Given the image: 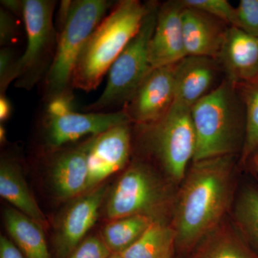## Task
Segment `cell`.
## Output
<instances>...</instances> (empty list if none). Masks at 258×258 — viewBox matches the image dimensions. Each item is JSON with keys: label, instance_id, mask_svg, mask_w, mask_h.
<instances>
[{"label": "cell", "instance_id": "obj_34", "mask_svg": "<svg viewBox=\"0 0 258 258\" xmlns=\"http://www.w3.org/2000/svg\"><path fill=\"white\" fill-rule=\"evenodd\" d=\"M5 140H6V131H5L3 123H1V125H0V141H1V143H4Z\"/></svg>", "mask_w": 258, "mask_h": 258}, {"label": "cell", "instance_id": "obj_8", "mask_svg": "<svg viewBox=\"0 0 258 258\" xmlns=\"http://www.w3.org/2000/svg\"><path fill=\"white\" fill-rule=\"evenodd\" d=\"M55 6V2L49 0L24 1L27 45L15 63L17 87L31 89L41 79L47 66L50 67L49 62L52 64L58 37L53 24Z\"/></svg>", "mask_w": 258, "mask_h": 258}, {"label": "cell", "instance_id": "obj_21", "mask_svg": "<svg viewBox=\"0 0 258 258\" xmlns=\"http://www.w3.org/2000/svg\"><path fill=\"white\" fill-rule=\"evenodd\" d=\"M120 254L123 258H175V232L169 222L154 220L138 240Z\"/></svg>", "mask_w": 258, "mask_h": 258}, {"label": "cell", "instance_id": "obj_26", "mask_svg": "<svg viewBox=\"0 0 258 258\" xmlns=\"http://www.w3.org/2000/svg\"><path fill=\"white\" fill-rule=\"evenodd\" d=\"M236 8L235 26L258 38V0H241Z\"/></svg>", "mask_w": 258, "mask_h": 258}, {"label": "cell", "instance_id": "obj_12", "mask_svg": "<svg viewBox=\"0 0 258 258\" xmlns=\"http://www.w3.org/2000/svg\"><path fill=\"white\" fill-rule=\"evenodd\" d=\"M132 123L124 111L76 113L74 110L60 115H47L45 139L49 147L57 149L86 136L99 135L116 125Z\"/></svg>", "mask_w": 258, "mask_h": 258}, {"label": "cell", "instance_id": "obj_22", "mask_svg": "<svg viewBox=\"0 0 258 258\" xmlns=\"http://www.w3.org/2000/svg\"><path fill=\"white\" fill-rule=\"evenodd\" d=\"M154 220L147 215L112 220L103 227L100 236L112 253H121L138 240Z\"/></svg>", "mask_w": 258, "mask_h": 258}, {"label": "cell", "instance_id": "obj_4", "mask_svg": "<svg viewBox=\"0 0 258 258\" xmlns=\"http://www.w3.org/2000/svg\"><path fill=\"white\" fill-rule=\"evenodd\" d=\"M111 5L106 0L73 1L45 77V96L48 101L60 97H72L70 88H73V75L80 55Z\"/></svg>", "mask_w": 258, "mask_h": 258}, {"label": "cell", "instance_id": "obj_33", "mask_svg": "<svg viewBox=\"0 0 258 258\" xmlns=\"http://www.w3.org/2000/svg\"><path fill=\"white\" fill-rule=\"evenodd\" d=\"M252 161V166H253L254 170L255 172L258 173V149L256 152L254 153L253 155L250 158Z\"/></svg>", "mask_w": 258, "mask_h": 258}, {"label": "cell", "instance_id": "obj_2", "mask_svg": "<svg viewBox=\"0 0 258 258\" xmlns=\"http://www.w3.org/2000/svg\"><path fill=\"white\" fill-rule=\"evenodd\" d=\"M150 5L123 0L95 29L73 75V88L90 92L96 89L117 57L142 27Z\"/></svg>", "mask_w": 258, "mask_h": 258}, {"label": "cell", "instance_id": "obj_23", "mask_svg": "<svg viewBox=\"0 0 258 258\" xmlns=\"http://www.w3.org/2000/svg\"><path fill=\"white\" fill-rule=\"evenodd\" d=\"M234 225L258 254V189L247 186L241 190L233 208Z\"/></svg>", "mask_w": 258, "mask_h": 258}, {"label": "cell", "instance_id": "obj_3", "mask_svg": "<svg viewBox=\"0 0 258 258\" xmlns=\"http://www.w3.org/2000/svg\"><path fill=\"white\" fill-rule=\"evenodd\" d=\"M197 146L193 161L233 155L241 136L240 111L230 81H224L191 108Z\"/></svg>", "mask_w": 258, "mask_h": 258}, {"label": "cell", "instance_id": "obj_35", "mask_svg": "<svg viewBox=\"0 0 258 258\" xmlns=\"http://www.w3.org/2000/svg\"><path fill=\"white\" fill-rule=\"evenodd\" d=\"M108 258H123L120 253H112Z\"/></svg>", "mask_w": 258, "mask_h": 258}, {"label": "cell", "instance_id": "obj_29", "mask_svg": "<svg viewBox=\"0 0 258 258\" xmlns=\"http://www.w3.org/2000/svg\"><path fill=\"white\" fill-rule=\"evenodd\" d=\"M18 58H15L13 50L3 47L0 51V89L5 95L10 83L15 81V68Z\"/></svg>", "mask_w": 258, "mask_h": 258}, {"label": "cell", "instance_id": "obj_27", "mask_svg": "<svg viewBox=\"0 0 258 258\" xmlns=\"http://www.w3.org/2000/svg\"><path fill=\"white\" fill-rule=\"evenodd\" d=\"M111 254L101 236L92 235L86 237L68 258H108Z\"/></svg>", "mask_w": 258, "mask_h": 258}, {"label": "cell", "instance_id": "obj_13", "mask_svg": "<svg viewBox=\"0 0 258 258\" xmlns=\"http://www.w3.org/2000/svg\"><path fill=\"white\" fill-rule=\"evenodd\" d=\"M182 1H170L159 8L157 23L149 44L152 69L172 66L186 57L182 29Z\"/></svg>", "mask_w": 258, "mask_h": 258}, {"label": "cell", "instance_id": "obj_20", "mask_svg": "<svg viewBox=\"0 0 258 258\" xmlns=\"http://www.w3.org/2000/svg\"><path fill=\"white\" fill-rule=\"evenodd\" d=\"M3 215L12 240L25 258H53L41 225L13 207L5 208Z\"/></svg>", "mask_w": 258, "mask_h": 258}, {"label": "cell", "instance_id": "obj_25", "mask_svg": "<svg viewBox=\"0 0 258 258\" xmlns=\"http://www.w3.org/2000/svg\"><path fill=\"white\" fill-rule=\"evenodd\" d=\"M183 4L186 8L203 12L222 22L235 26L236 8L227 0H184Z\"/></svg>", "mask_w": 258, "mask_h": 258}, {"label": "cell", "instance_id": "obj_7", "mask_svg": "<svg viewBox=\"0 0 258 258\" xmlns=\"http://www.w3.org/2000/svg\"><path fill=\"white\" fill-rule=\"evenodd\" d=\"M145 130L149 149L160 163L167 179L174 184L182 182L189 161L194 160L197 138L191 108L174 103L160 120Z\"/></svg>", "mask_w": 258, "mask_h": 258}, {"label": "cell", "instance_id": "obj_14", "mask_svg": "<svg viewBox=\"0 0 258 258\" xmlns=\"http://www.w3.org/2000/svg\"><path fill=\"white\" fill-rule=\"evenodd\" d=\"M232 85L258 80V38L236 27L227 29L220 54Z\"/></svg>", "mask_w": 258, "mask_h": 258}, {"label": "cell", "instance_id": "obj_10", "mask_svg": "<svg viewBox=\"0 0 258 258\" xmlns=\"http://www.w3.org/2000/svg\"><path fill=\"white\" fill-rule=\"evenodd\" d=\"M175 64L153 69L139 86L124 109L131 121L139 125L156 123L170 110L174 102Z\"/></svg>", "mask_w": 258, "mask_h": 258}, {"label": "cell", "instance_id": "obj_9", "mask_svg": "<svg viewBox=\"0 0 258 258\" xmlns=\"http://www.w3.org/2000/svg\"><path fill=\"white\" fill-rule=\"evenodd\" d=\"M109 188L102 184L75 198L62 215L56 227L52 244L53 258H68L86 237L99 215Z\"/></svg>", "mask_w": 258, "mask_h": 258}, {"label": "cell", "instance_id": "obj_19", "mask_svg": "<svg viewBox=\"0 0 258 258\" xmlns=\"http://www.w3.org/2000/svg\"><path fill=\"white\" fill-rule=\"evenodd\" d=\"M0 195L17 210L46 228V217L32 196L20 166L8 157L3 158L0 163Z\"/></svg>", "mask_w": 258, "mask_h": 258}, {"label": "cell", "instance_id": "obj_32", "mask_svg": "<svg viewBox=\"0 0 258 258\" xmlns=\"http://www.w3.org/2000/svg\"><path fill=\"white\" fill-rule=\"evenodd\" d=\"M12 113V106L8 98L5 95L0 96V120L2 123L10 118Z\"/></svg>", "mask_w": 258, "mask_h": 258}, {"label": "cell", "instance_id": "obj_11", "mask_svg": "<svg viewBox=\"0 0 258 258\" xmlns=\"http://www.w3.org/2000/svg\"><path fill=\"white\" fill-rule=\"evenodd\" d=\"M130 123L116 125L86 142L88 178L86 193L126 165L132 143Z\"/></svg>", "mask_w": 258, "mask_h": 258}, {"label": "cell", "instance_id": "obj_6", "mask_svg": "<svg viewBox=\"0 0 258 258\" xmlns=\"http://www.w3.org/2000/svg\"><path fill=\"white\" fill-rule=\"evenodd\" d=\"M158 10L151 3L137 35L128 42L108 71V81L101 96L86 111L99 112L121 103H126L152 69L149 60V44L155 28Z\"/></svg>", "mask_w": 258, "mask_h": 258}, {"label": "cell", "instance_id": "obj_1", "mask_svg": "<svg viewBox=\"0 0 258 258\" xmlns=\"http://www.w3.org/2000/svg\"><path fill=\"white\" fill-rule=\"evenodd\" d=\"M233 155L193 161L176 193L170 225L176 252L187 255L225 219L232 205Z\"/></svg>", "mask_w": 258, "mask_h": 258}, {"label": "cell", "instance_id": "obj_28", "mask_svg": "<svg viewBox=\"0 0 258 258\" xmlns=\"http://www.w3.org/2000/svg\"><path fill=\"white\" fill-rule=\"evenodd\" d=\"M20 30L15 16L8 10H0V45L9 47L18 40Z\"/></svg>", "mask_w": 258, "mask_h": 258}, {"label": "cell", "instance_id": "obj_31", "mask_svg": "<svg viewBox=\"0 0 258 258\" xmlns=\"http://www.w3.org/2000/svg\"><path fill=\"white\" fill-rule=\"evenodd\" d=\"M1 4L4 7V9L14 15V16H22L23 18L24 1L3 0L1 1Z\"/></svg>", "mask_w": 258, "mask_h": 258}, {"label": "cell", "instance_id": "obj_16", "mask_svg": "<svg viewBox=\"0 0 258 258\" xmlns=\"http://www.w3.org/2000/svg\"><path fill=\"white\" fill-rule=\"evenodd\" d=\"M213 59L186 56L176 64L174 102L187 108L208 94L215 77Z\"/></svg>", "mask_w": 258, "mask_h": 258}, {"label": "cell", "instance_id": "obj_18", "mask_svg": "<svg viewBox=\"0 0 258 258\" xmlns=\"http://www.w3.org/2000/svg\"><path fill=\"white\" fill-rule=\"evenodd\" d=\"M188 258H258L233 222L225 219L208 234Z\"/></svg>", "mask_w": 258, "mask_h": 258}, {"label": "cell", "instance_id": "obj_5", "mask_svg": "<svg viewBox=\"0 0 258 258\" xmlns=\"http://www.w3.org/2000/svg\"><path fill=\"white\" fill-rule=\"evenodd\" d=\"M171 181L161 177L150 166L136 162L127 168L108 194L106 206L109 220L147 215L166 221L171 217L176 193Z\"/></svg>", "mask_w": 258, "mask_h": 258}, {"label": "cell", "instance_id": "obj_24", "mask_svg": "<svg viewBox=\"0 0 258 258\" xmlns=\"http://www.w3.org/2000/svg\"><path fill=\"white\" fill-rule=\"evenodd\" d=\"M245 126L241 150V163L245 164L258 149V80L247 83L244 90Z\"/></svg>", "mask_w": 258, "mask_h": 258}, {"label": "cell", "instance_id": "obj_17", "mask_svg": "<svg viewBox=\"0 0 258 258\" xmlns=\"http://www.w3.org/2000/svg\"><path fill=\"white\" fill-rule=\"evenodd\" d=\"M50 177L54 191L60 200L75 199L86 193L88 178L86 142L58 154L51 166Z\"/></svg>", "mask_w": 258, "mask_h": 258}, {"label": "cell", "instance_id": "obj_30", "mask_svg": "<svg viewBox=\"0 0 258 258\" xmlns=\"http://www.w3.org/2000/svg\"><path fill=\"white\" fill-rule=\"evenodd\" d=\"M0 258H25L13 241L5 235L0 237Z\"/></svg>", "mask_w": 258, "mask_h": 258}, {"label": "cell", "instance_id": "obj_15", "mask_svg": "<svg viewBox=\"0 0 258 258\" xmlns=\"http://www.w3.org/2000/svg\"><path fill=\"white\" fill-rule=\"evenodd\" d=\"M217 20L203 12L184 6L182 29L187 56L212 59L218 57L227 29L223 30Z\"/></svg>", "mask_w": 258, "mask_h": 258}]
</instances>
